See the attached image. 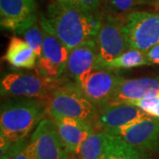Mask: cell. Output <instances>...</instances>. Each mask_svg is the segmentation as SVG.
Wrapping results in <instances>:
<instances>
[{"label":"cell","mask_w":159,"mask_h":159,"mask_svg":"<svg viewBox=\"0 0 159 159\" xmlns=\"http://www.w3.org/2000/svg\"><path fill=\"white\" fill-rule=\"evenodd\" d=\"M102 19V15L96 12L54 1L48 6L46 14L41 16L39 22L71 51L88 40L97 38Z\"/></svg>","instance_id":"obj_1"},{"label":"cell","mask_w":159,"mask_h":159,"mask_svg":"<svg viewBox=\"0 0 159 159\" xmlns=\"http://www.w3.org/2000/svg\"><path fill=\"white\" fill-rule=\"evenodd\" d=\"M48 113V101L19 97L2 104L0 113V136L10 143L27 138L30 131Z\"/></svg>","instance_id":"obj_2"},{"label":"cell","mask_w":159,"mask_h":159,"mask_svg":"<svg viewBox=\"0 0 159 159\" xmlns=\"http://www.w3.org/2000/svg\"><path fill=\"white\" fill-rule=\"evenodd\" d=\"M48 113L51 119L72 118L94 123L97 107L82 94L74 81L66 80L49 98Z\"/></svg>","instance_id":"obj_3"},{"label":"cell","mask_w":159,"mask_h":159,"mask_svg":"<svg viewBox=\"0 0 159 159\" xmlns=\"http://www.w3.org/2000/svg\"><path fill=\"white\" fill-rule=\"evenodd\" d=\"M66 78L50 79L36 70L34 73H11L1 80V97H29L49 100L54 91L64 84Z\"/></svg>","instance_id":"obj_4"},{"label":"cell","mask_w":159,"mask_h":159,"mask_svg":"<svg viewBox=\"0 0 159 159\" xmlns=\"http://www.w3.org/2000/svg\"><path fill=\"white\" fill-rule=\"evenodd\" d=\"M125 16L120 13H107L102 22L96 38L98 60L108 62L131 49L125 34Z\"/></svg>","instance_id":"obj_5"},{"label":"cell","mask_w":159,"mask_h":159,"mask_svg":"<svg viewBox=\"0 0 159 159\" xmlns=\"http://www.w3.org/2000/svg\"><path fill=\"white\" fill-rule=\"evenodd\" d=\"M124 30L131 49L147 51L159 44V14L146 11H131L125 15Z\"/></svg>","instance_id":"obj_6"},{"label":"cell","mask_w":159,"mask_h":159,"mask_svg":"<svg viewBox=\"0 0 159 159\" xmlns=\"http://www.w3.org/2000/svg\"><path fill=\"white\" fill-rule=\"evenodd\" d=\"M122 77L113 70L93 68L74 82L82 94L97 107L108 102Z\"/></svg>","instance_id":"obj_7"},{"label":"cell","mask_w":159,"mask_h":159,"mask_svg":"<svg viewBox=\"0 0 159 159\" xmlns=\"http://www.w3.org/2000/svg\"><path fill=\"white\" fill-rule=\"evenodd\" d=\"M40 25L43 33V43L36 70L47 78L62 79L70 51L50 29L41 23Z\"/></svg>","instance_id":"obj_8"},{"label":"cell","mask_w":159,"mask_h":159,"mask_svg":"<svg viewBox=\"0 0 159 159\" xmlns=\"http://www.w3.org/2000/svg\"><path fill=\"white\" fill-rule=\"evenodd\" d=\"M30 144L33 159H68V148L62 141L53 119H43L33 133Z\"/></svg>","instance_id":"obj_9"},{"label":"cell","mask_w":159,"mask_h":159,"mask_svg":"<svg viewBox=\"0 0 159 159\" xmlns=\"http://www.w3.org/2000/svg\"><path fill=\"white\" fill-rule=\"evenodd\" d=\"M149 115L134 105L125 102H106L97 107L94 124L100 131L110 134L124 126L134 124Z\"/></svg>","instance_id":"obj_10"},{"label":"cell","mask_w":159,"mask_h":159,"mask_svg":"<svg viewBox=\"0 0 159 159\" xmlns=\"http://www.w3.org/2000/svg\"><path fill=\"white\" fill-rule=\"evenodd\" d=\"M109 134L119 136L140 151H152L159 148V119L148 116Z\"/></svg>","instance_id":"obj_11"},{"label":"cell","mask_w":159,"mask_h":159,"mask_svg":"<svg viewBox=\"0 0 159 159\" xmlns=\"http://www.w3.org/2000/svg\"><path fill=\"white\" fill-rule=\"evenodd\" d=\"M0 23L3 29L19 34L37 22L34 0H0Z\"/></svg>","instance_id":"obj_12"},{"label":"cell","mask_w":159,"mask_h":159,"mask_svg":"<svg viewBox=\"0 0 159 159\" xmlns=\"http://www.w3.org/2000/svg\"><path fill=\"white\" fill-rule=\"evenodd\" d=\"M159 96V78L144 77L125 79L122 77L108 102H125Z\"/></svg>","instance_id":"obj_13"},{"label":"cell","mask_w":159,"mask_h":159,"mask_svg":"<svg viewBox=\"0 0 159 159\" xmlns=\"http://www.w3.org/2000/svg\"><path fill=\"white\" fill-rule=\"evenodd\" d=\"M98 50L96 39L88 40L69 52L66 63V79L75 82L81 74L96 67Z\"/></svg>","instance_id":"obj_14"},{"label":"cell","mask_w":159,"mask_h":159,"mask_svg":"<svg viewBox=\"0 0 159 159\" xmlns=\"http://www.w3.org/2000/svg\"><path fill=\"white\" fill-rule=\"evenodd\" d=\"M62 141L69 151L77 156L82 142L94 132L93 123L72 118L52 119Z\"/></svg>","instance_id":"obj_15"},{"label":"cell","mask_w":159,"mask_h":159,"mask_svg":"<svg viewBox=\"0 0 159 159\" xmlns=\"http://www.w3.org/2000/svg\"><path fill=\"white\" fill-rule=\"evenodd\" d=\"M36 56L32 48L24 39L12 36L4 56V59L19 69H33L36 66Z\"/></svg>","instance_id":"obj_16"},{"label":"cell","mask_w":159,"mask_h":159,"mask_svg":"<svg viewBox=\"0 0 159 159\" xmlns=\"http://www.w3.org/2000/svg\"><path fill=\"white\" fill-rule=\"evenodd\" d=\"M146 51H140L136 49H129L119 57H115L108 62L97 63L95 68L109 69V70H120L130 69L142 66H150Z\"/></svg>","instance_id":"obj_17"},{"label":"cell","mask_w":159,"mask_h":159,"mask_svg":"<svg viewBox=\"0 0 159 159\" xmlns=\"http://www.w3.org/2000/svg\"><path fill=\"white\" fill-rule=\"evenodd\" d=\"M99 159H144L139 149L119 136L109 134L106 148Z\"/></svg>","instance_id":"obj_18"},{"label":"cell","mask_w":159,"mask_h":159,"mask_svg":"<svg viewBox=\"0 0 159 159\" xmlns=\"http://www.w3.org/2000/svg\"><path fill=\"white\" fill-rule=\"evenodd\" d=\"M109 134L103 131H94L82 142L80 148L79 159H99L106 148Z\"/></svg>","instance_id":"obj_19"},{"label":"cell","mask_w":159,"mask_h":159,"mask_svg":"<svg viewBox=\"0 0 159 159\" xmlns=\"http://www.w3.org/2000/svg\"><path fill=\"white\" fill-rule=\"evenodd\" d=\"M18 34H20L29 45L32 48V50L35 52L37 57L41 56L43 43V33L41 28V25H38L37 22L33 23L29 27L23 29L21 32Z\"/></svg>","instance_id":"obj_20"},{"label":"cell","mask_w":159,"mask_h":159,"mask_svg":"<svg viewBox=\"0 0 159 159\" xmlns=\"http://www.w3.org/2000/svg\"><path fill=\"white\" fill-rule=\"evenodd\" d=\"M112 13H125L134 11L139 6L147 4L148 0H104Z\"/></svg>","instance_id":"obj_21"},{"label":"cell","mask_w":159,"mask_h":159,"mask_svg":"<svg viewBox=\"0 0 159 159\" xmlns=\"http://www.w3.org/2000/svg\"><path fill=\"white\" fill-rule=\"evenodd\" d=\"M6 155L10 159H33L30 141H28L27 138H25L20 142L12 143Z\"/></svg>","instance_id":"obj_22"},{"label":"cell","mask_w":159,"mask_h":159,"mask_svg":"<svg viewBox=\"0 0 159 159\" xmlns=\"http://www.w3.org/2000/svg\"><path fill=\"white\" fill-rule=\"evenodd\" d=\"M125 103L134 105L145 111L149 116L159 119V96L141 100L126 101Z\"/></svg>","instance_id":"obj_23"},{"label":"cell","mask_w":159,"mask_h":159,"mask_svg":"<svg viewBox=\"0 0 159 159\" xmlns=\"http://www.w3.org/2000/svg\"><path fill=\"white\" fill-rule=\"evenodd\" d=\"M69 4L85 11L96 12L101 4V0H70Z\"/></svg>","instance_id":"obj_24"},{"label":"cell","mask_w":159,"mask_h":159,"mask_svg":"<svg viewBox=\"0 0 159 159\" xmlns=\"http://www.w3.org/2000/svg\"><path fill=\"white\" fill-rule=\"evenodd\" d=\"M146 54L151 65H159V44L148 49Z\"/></svg>","instance_id":"obj_25"},{"label":"cell","mask_w":159,"mask_h":159,"mask_svg":"<svg viewBox=\"0 0 159 159\" xmlns=\"http://www.w3.org/2000/svg\"><path fill=\"white\" fill-rule=\"evenodd\" d=\"M55 1L59 4H69L70 3V0H55Z\"/></svg>","instance_id":"obj_26"},{"label":"cell","mask_w":159,"mask_h":159,"mask_svg":"<svg viewBox=\"0 0 159 159\" xmlns=\"http://www.w3.org/2000/svg\"><path fill=\"white\" fill-rule=\"evenodd\" d=\"M1 159H10V157H8V156H7V155H4V156H2V157H1Z\"/></svg>","instance_id":"obj_27"}]
</instances>
